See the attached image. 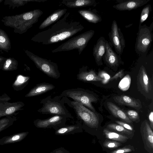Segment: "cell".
I'll list each match as a JSON object with an SVG mask.
<instances>
[{
  "mask_svg": "<svg viewBox=\"0 0 153 153\" xmlns=\"http://www.w3.org/2000/svg\"><path fill=\"white\" fill-rule=\"evenodd\" d=\"M28 131L23 132L3 137L0 139V145L14 143L21 141L28 135Z\"/></svg>",
  "mask_w": 153,
  "mask_h": 153,
  "instance_id": "7402d4cb",
  "label": "cell"
},
{
  "mask_svg": "<svg viewBox=\"0 0 153 153\" xmlns=\"http://www.w3.org/2000/svg\"><path fill=\"white\" fill-rule=\"evenodd\" d=\"M106 40L101 37L97 40L93 49V55L98 64L102 62V58L105 52Z\"/></svg>",
  "mask_w": 153,
  "mask_h": 153,
  "instance_id": "9a60e30c",
  "label": "cell"
},
{
  "mask_svg": "<svg viewBox=\"0 0 153 153\" xmlns=\"http://www.w3.org/2000/svg\"><path fill=\"white\" fill-rule=\"evenodd\" d=\"M11 98L7 94L4 93L0 96V104L8 102L11 100Z\"/></svg>",
  "mask_w": 153,
  "mask_h": 153,
  "instance_id": "8d00e7d4",
  "label": "cell"
},
{
  "mask_svg": "<svg viewBox=\"0 0 153 153\" xmlns=\"http://www.w3.org/2000/svg\"><path fill=\"white\" fill-rule=\"evenodd\" d=\"M24 106L25 104L21 101L0 104V118L17 114L19 113L16 112L23 110Z\"/></svg>",
  "mask_w": 153,
  "mask_h": 153,
  "instance_id": "8fae6325",
  "label": "cell"
},
{
  "mask_svg": "<svg viewBox=\"0 0 153 153\" xmlns=\"http://www.w3.org/2000/svg\"><path fill=\"white\" fill-rule=\"evenodd\" d=\"M30 59L35 63L36 67L48 76L57 79L60 77L57 64L50 60L39 57L33 53L27 51Z\"/></svg>",
  "mask_w": 153,
  "mask_h": 153,
  "instance_id": "8992f818",
  "label": "cell"
},
{
  "mask_svg": "<svg viewBox=\"0 0 153 153\" xmlns=\"http://www.w3.org/2000/svg\"><path fill=\"white\" fill-rule=\"evenodd\" d=\"M124 74L123 71V70H121L117 73L116 74L112 77L110 78V81H112L114 79H116L119 78H122Z\"/></svg>",
  "mask_w": 153,
  "mask_h": 153,
  "instance_id": "f35d334b",
  "label": "cell"
},
{
  "mask_svg": "<svg viewBox=\"0 0 153 153\" xmlns=\"http://www.w3.org/2000/svg\"><path fill=\"white\" fill-rule=\"evenodd\" d=\"M9 116L0 118V132L12 126L17 120L16 115Z\"/></svg>",
  "mask_w": 153,
  "mask_h": 153,
  "instance_id": "83f0119b",
  "label": "cell"
},
{
  "mask_svg": "<svg viewBox=\"0 0 153 153\" xmlns=\"http://www.w3.org/2000/svg\"><path fill=\"white\" fill-rule=\"evenodd\" d=\"M115 101L120 105H125L134 108L140 106L139 103L134 99L125 95L117 96L113 97Z\"/></svg>",
  "mask_w": 153,
  "mask_h": 153,
  "instance_id": "ffe728a7",
  "label": "cell"
},
{
  "mask_svg": "<svg viewBox=\"0 0 153 153\" xmlns=\"http://www.w3.org/2000/svg\"><path fill=\"white\" fill-rule=\"evenodd\" d=\"M62 97L65 103L74 109L78 119L82 120L85 125L90 128L98 127L99 118L95 112L80 103L70 100L66 97Z\"/></svg>",
  "mask_w": 153,
  "mask_h": 153,
  "instance_id": "277c9868",
  "label": "cell"
},
{
  "mask_svg": "<svg viewBox=\"0 0 153 153\" xmlns=\"http://www.w3.org/2000/svg\"><path fill=\"white\" fill-rule=\"evenodd\" d=\"M115 122L124 128L128 130L131 131H133V129L132 127L127 123L119 121H116Z\"/></svg>",
  "mask_w": 153,
  "mask_h": 153,
  "instance_id": "d590c367",
  "label": "cell"
},
{
  "mask_svg": "<svg viewBox=\"0 0 153 153\" xmlns=\"http://www.w3.org/2000/svg\"><path fill=\"white\" fill-rule=\"evenodd\" d=\"M78 12L83 18L88 22L94 24L100 22L102 19L100 16L91 9H82L79 10Z\"/></svg>",
  "mask_w": 153,
  "mask_h": 153,
  "instance_id": "cb8c5ba5",
  "label": "cell"
},
{
  "mask_svg": "<svg viewBox=\"0 0 153 153\" xmlns=\"http://www.w3.org/2000/svg\"><path fill=\"white\" fill-rule=\"evenodd\" d=\"M133 150L131 146H128L114 150L110 153H126L130 152Z\"/></svg>",
  "mask_w": 153,
  "mask_h": 153,
  "instance_id": "836d02e7",
  "label": "cell"
},
{
  "mask_svg": "<svg viewBox=\"0 0 153 153\" xmlns=\"http://www.w3.org/2000/svg\"><path fill=\"white\" fill-rule=\"evenodd\" d=\"M69 8H78L96 5L95 0H63L61 2Z\"/></svg>",
  "mask_w": 153,
  "mask_h": 153,
  "instance_id": "e0dca14e",
  "label": "cell"
},
{
  "mask_svg": "<svg viewBox=\"0 0 153 153\" xmlns=\"http://www.w3.org/2000/svg\"><path fill=\"white\" fill-rule=\"evenodd\" d=\"M153 39V34L149 27L140 26L136 42V50L140 53H144L148 50Z\"/></svg>",
  "mask_w": 153,
  "mask_h": 153,
  "instance_id": "52a82bcc",
  "label": "cell"
},
{
  "mask_svg": "<svg viewBox=\"0 0 153 153\" xmlns=\"http://www.w3.org/2000/svg\"><path fill=\"white\" fill-rule=\"evenodd\" d=\"M5 41V39L4 38L1 36H0V42H4Z\"/></svg>",
  "mask_w": 153,
  "mask_h": 153,
  "instance_id": "60d3db41",
  "label": "cell"
},
{
  "mask_svg": "<svg viewBox=\"0 0 153 153\" xmlns=\"http://www.w3.org/2000/svg\"><path fill=\"white\" fill-rule=\"evenodd\" d=\"M82 126L79 123L72 125L65 126L55 130V134L57 135H65L73 134L82 131Z\"/></svg>",
  "mask_w": 153,
  "mask_h": 153,
  "instance_id": "603a6c76",
  "label": "cell"
},
{
  "mask_svg": "<svg viewBox=\"0 0 153 153\" xmlns=\"http://www.w3.org/2000/svg\"></svg>",
  "mask_w": 153,
  "mask_h": 153,
  "instance_id": "b9f144b4",
  "label": "cell"
},
{
  "mask_svg": "<svg viewBox=\"0 0 153 153\" xmlns=\"http://www.w3.org/2000/svg\"><path fill=\"white\" fill-rule=\"evenodd\" d=\"M64 103L63 98L61 100L59 97L52 98L51 96H48L41 101L40 103L43 105L37 111L42 114L63 116L73 119V117L66 108Z\"/></svg>",
  "mask_w": 153,
  "mask_h": 153,
  "instance_id": "7a4b0ae2",
  "label": "cell"
},
{
  "mask_svg": "<svg viewBox=\"0 0 153 153\" xmlns=\"http://www.w3.org/2000/svg\"><path fill=\"white\" fill-rule=\"evenodd\" d=\"M105 62L111 66L117 65L119 62V56L114 52L108 42L106 40L105 52Z\"/></svg>",
  "mask_w": 153,
  "mask_h": 153,
  "instance_id": "ac0fdd59",
  "label": "cell"
},
{
  "mask_svg": "<svg viewBox=\"0 0 153 153\" xmlns=\"http://www.w3.org/2000/svg\"><path fill=\"white\" fill-rule=\"evenodd\" d=\"M67 11V9L65 8L59 9L55 10L39 26V29H44L55 23L64 16Z\"/></svg>",
  "mask_w": 153,
  "mask_h": 153,
  "instance_id": "4fadbf2b",
  "label": "cell"
},
{
  "mask_svg": "<svg viewBox=\"0 0 153 153\" xmlns=\"http://www.w3.org/2000/svg\"><path fill=\"white\" fill-rule=\"evenodd\" d=\"M30 79L28 76L18 75L12 84L13 88L16 91L22 90L28 83Z\"/></svg>",
  "mask_w": 153,
  "mask_h": 153,
  "instance_id": "484cf974",
  "label": "cell"
},
{
  "mask_svg": "<svg viewBox=\"0 0 153 153\" xmlns=\"http://www.w3.org/2000/svg\"><path fill=\"white\" fill-rule=\"evenodd\" d=\"M66 117L55 115L44 120L37 119L33 121L34 126L39 128H53L55 130L65 126L67 119Z\"/></svg>",
  "mask_w": 153,
  "mask_h": 153,
  "instance_id": "ba28073f",
  "label": "cell"
},
{
  "mask_svg": "<svg viewBox=\"0 0 153 153\" xmlns=\"http://www.w3.org/2000/svg\"><path fill=\"white\" fill-rule=\"evenodd\" d=\"M110 33L111 41L116 52L121 55L125 47V41L115 20L112 22Z\"/></svg>",
  "mask_w": 153,
  "mask_h": 153,
  "instance_id": "9c48e42d",
  "label": "cell"
},
{
  "mask_svg": "<svg viewBox=\"0 0 153 153\" xmlns=\"http://www.w3.org/2000/svg\"><path fill=\"white\" fill-rule=\"evenodd\" d=\"M126 114L131 121L137 123L139 122V115L137 111L133 110H129L127 111Z\"/></svg>",
  "mask_w": 153,
  "mask_h": 153,
  "instance_id": "d6a6232c",
  "label": "cell"
},
{
  "mask_svg": "<svg viewBox=\"0 0 153 153\" xmlns=\"http://www.w3.org/2000/svg\"><path fill=\"white\" fill-rule=\"evenodd\" d=\"M17 64L10 59H7L3 64L2 70L4 71H12L17 69Z\"/></svg>",
  "mask_w": 153,
  "mask_h": 153,
  "instance_id": "f1b7e54d",
  "label": "cell"
},
{
  "mask_svg": "<svg viewBox=\"0 0 153 153\" xmlns=\"http://www.w3.org/2000/svg\"><path fill=\"white\" fill-rule=\"evenodd\" d=\"M138 77L143 89L146 92L148 93L151 89V85L146 69L143 65L140 68Z\"/></svg>",
  "mask_w": 153,
  "mask_h": 153,
  "instance_id": "44dd1931",
  "label": "cell"
},
{
  "mask_svg": "<svg viewBox=\"0 0 153 153\" xmlns=\"http://www.w3.org/2000/svg\"><path fill=\"white\" fill-rule=\"evenodd\" d=\"M50 153H70L69 152L63 147L56 149Z\"/></svg>",
  "mask_w": 153,
  "mask_h": 153,
  "instance_id": "74e56055",
  "label": "cell"
},
{
  "mask_svg": "<svg viewBox=\"0 0 153 153\" xmlns=\"http://www.w3.org/2000/svg\"><path fill=\"white\" fill-rule=\"evenodd\" d=\"M107 107L112 114L115 117L123 120L127 123H132L126 113L114 103L108 102L107 103Z\"/></svg>",
  "mask_w": 153,
  "mask_h": 153,
  "instance_id": "d6986e66",
  "label": "cell"
},
{
  "mask_svg": "<svg viewBox=\"0 0 153 153\" xmlns=\"http://www.w3.org/2000/svg\"><path fill=\"white\" fill-rule=\"evenodd\" d=\"M150 0H131L119 3L113 7L120 11L135 9L147 4Z\"/></svg>",
  "mask_w": 153,
  "mask_h": 153,
  "instance_id": "7c38bea8",
  "label": "cell"
},
{
  "mask_svg": "<svg viewBox=\"0 0 153 153\" xmlns=\"http://www.w3.org/2000/svg\"><path fill=\"white\" fill-rule=\"evenodd\" d=\"M140 132L144 148L149 153H153V132L146 120L141 126Z\"/></svg>",
  "mask_w": 153,
  "mask_h": 153,
  "instance_id": "30bf717a",
  "label": "cell"
},
{
  "mask_svg": "<svg viewBox=\"0 0 153 153\" xmlns=\"http://www.w3.org/2000/svg\"><path fill=\"white\" fill-rule=\"evenodd\" d=\"M149 119L150 122V126L152 130H153V112L151 111L149 115Z\"/></svg>",
  "mask_w": 153,
  "mask_h": 153,
  "instance_id": "ab89813d",
  "label": "cell"
},
{
  "mask_svg": "<svg viewBox=\"0 0 153 153\" xmlns=\"http://www.w3.org/2000/svg\"><path fill=\"white\" fill-rule=\"evenodd\" d=\"M84 27L74 19L69 12L47 29L35 35L32 40L44 45H49L63 41L81 32Z\"/></svg>",
  "mask_w": 153,
  "mask_h": 153,
  "instance_id": "6da1fadb",
  "label": "cell"
},
{
  "mask_svg": "<svg viewBox=\"0 0 153 153\" xmlns=\"http://www.w3.org/2000/svg\"><path fill=\"white\" fill-rule=\"evenodd\" d=\"M94 33V31L90 30L71 38L57 48L53 50V53L78 50L79 55L86 48Z\"/></svg>",
  "mask_w": 153,
  "mask_h": 153,
  "instance_id": "3957f363",
  "label": "cell"
},
{
  "mask_svg": "<svg viewBox=\"0 0 153 153\" xmlns=\"http://www.w3.org/2000/svg\"><path fill=\"white\" fill-rule=\"evenodd\" d=\"M122 145L121 143L113 140H105L103 143L104 147L111 149H116Z\"/></svg>",
  "mask_w": 153,
  "mask_h": 153,
  "instance_id": "1f68e13d",
  "label": "cell"
},
{
  "mask_svg": "<svg viewBox=\"0 0 153 153\" xmlns=\"http://www.w3.org/2000/svg\"><path fill=\"white\" fill-rule=\"evenodd\" d=\"M131 79L129 75H126L120 81L119 84V87L123 91L127 90L130 86Z\"/></svg>",
  "mask_w": 153,
  "mask_h": 153,
  "instance_id": "f546056e",
  "label": "cell"
},
{
  "mask_svg": "<svg viewBox=\"0 0 153 153\" xmlns=\"http://www.w3.org/2000/svg\"><path fill=\"white\" fill-rule=\"evenodd\" d=\"M151 9V5L148 4L142 9L140 16L139 26L147 18Z\"/></svg>",
  "mask_w": 153,
  "mask_h": 153,
  "instance_id": "4dcf8cb0",
  "label": "cell"
},
{
  "mask_svg": "<svg viewBox=\"0 0 153 153\" xmlns=\"http://www.w3.org/2000/svg\"><path fill=\"white\" fill-rule=\"evenodd\" d=\"M103 132L107 138L122 143L126 142L129 138L125 135L111 131L106 128L103 130Z\"/></svg>",
  "mask_w": 153,
  "mask_h": 153,
  "instance_id": "d4e9b609",
  "label": "cell"
},
{
  "mask_svg": "<svg viewBox=\"0 0 153 153\" xmlns=\"http://www.w3.org/2000/svg\"><path fill=\"white\" fill-rule=\"evenodd\" d=\"M60 96L70 97L74 101L81 103L91 111L95 112V109L91 103L96 102L97 99L94 95L84 89L77 88L65 90L62 93Z\"/></svg>",
  "mask_w": 153,
  "mask_h": 153,
  "instance_id": "5b68a950",
  "label": "cell"
},
{
  "mask_svg": "<svg viewBox=\"0 0 153 153\" xmlns=\"http://www.w3.org/2000/svg\"><path fill=\"white\" fill-rule=\"evenodd\" d=\"M107 128L108 129L125 135L129 138H132L134 134L132 131L128 130L119 124L114 123L109 124L107 126Z\"/></svg>",
  "mask_w": 153,
  "mask_h": 153,
  "instance_id": "4316f807",
  "label": "cell"
},
{
  "mask_svg": "<svg viewBox=\"0 0 153 153\" xmlns=\"http://www.w3.org/2000/svg\"><path fill=\"white\" fill-rule=\"evenodd\" d=\"M76 76L77 79L83 82L102 81V79L93 70L87 71L85 70V67L79 68Z\"/></svg>",
  "mask_w": 153,
  "mask_h": 153,
  "instance_id": "2e32d148",
  "label": "cell"
},
{
  "mask_svg": "<svg viewBox=\"0 0 153 153\" xmlns=\"http://www.w3.org/2000/svg\"><path fill=\"white\" fill-rule=\"evenodd\" d=\"M102 79L101 81L103 84L107 83L110 79V75L106 72L103 71H100L98 75Z\"/></svg>",
  "mask_w": 153,
  "mask_h": 153,
  "instance_id": "e575fe53",
  "label": "cell"
},
{
  "mask_svg": "<svg viewBox=\"0 0 153 153\" xmlns=\"http://www.w3.org/2000/svg\"><path fill=\"white\" fill-rule=\"evenodd\" d=\"M53 85L46 82L37 84L26 94V97H33L40 95L52 90L55 88Z\"/></svg>",
  "mask_w": 153,
  "mask_h": 153,
  "instance_id": "5bb4252c",
  "label": "cell"
}]
</instances>
